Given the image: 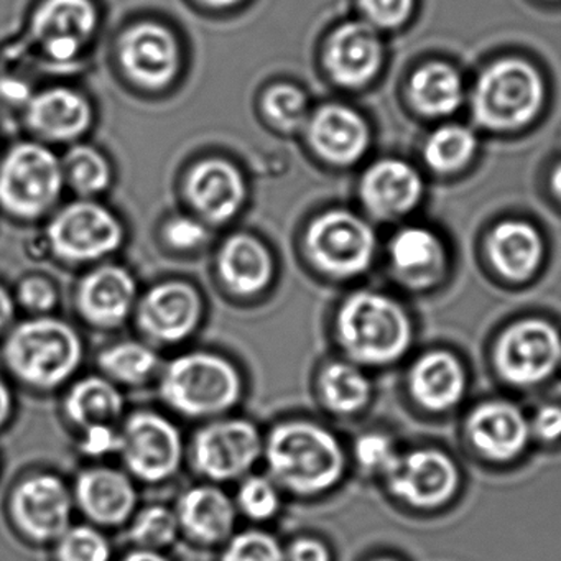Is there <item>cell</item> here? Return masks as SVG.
<instances>
[{
  "label": "cell",
  "instance_id": "obj_1",
  "mask_svg": "<svg viewBox=\"0 0 561 561\" xmlns=\"http://www.w3.org/2000/svg\"><path fill=\"white\" fill-rule=\"evenodd\" d=\"M265 458L275 484L301 495L333 488L346 465L336 436L307 420L275 426L265 443Z\"/></svg>",
  "mask_w": 561,
  "mask_h": 561
},
{
  "label": "cell",
  "instance_id": "obj_2",
  "mask_svg": "<svg viewBox=\"0 0 561 561\" xmlns=\"http://www.w3.org/2000/svg\"><path fill=\"white\" fill-rule=\"evenodd\" d=\"M336 334L357 363L386 366L409 351L413 328L399 301L376 291H357L337 311Z\"/></svg>",
  "mask_w": 561,
  "mask_h": 561
},
{
  "label": "cell",
  "instance_id": "obj_3",
  "mask_svg": "<svg viewBox=\"0 0 561 561\" xmlns=\"http://www.w3.org/2000/svg\"><path fill=\"white\" fill-rule=\"evenodd\" d=\"M2 356L21 382L54 389L77 373L83 359V343L65 321L38 317L22 321L9 333Z\"/></svg>",
  "mask_w": 561,
  "mask_h": 561
},
{
  "label": "cell",
  "instance_id": "obj_4",
  "mask_svg": "<svg viewBox=\"0 0 561 561\" xmlns=\"http://www.w3.org/2000/svg\"><path fill=\"white\" fill-rule=\"evenodd\" d=\"M160 396L182 415L208 419L241 400L242 377L234 364L218 354H183L163 370Z\"/></svg>",
  "mask_w": 561,
  "mask_h": 561
},
{
  "label": "cell",
  "instance_id": "obj_5",
  "mask_svg": "<svg viewBox=\"0 0 561 561\" xmlns=\"http://www.w3.org/2000/svg\"><path fill=\"white\" fill-rule=\"evenodd\" d=\"M543 100V80L530 64L502 60L479 77L472 113L488 129L515 130L537 116Z\"/></svg>",
  "mask_w": 561,
  "mask_h": 561
},
{
  "label": "cell",
  "instance_id": "obj_6",
  "mask_svg": "<svg viewBox=\"0 0 561 561\" xmlns=\"http://www.w3.org/2000/svg\"><path fill=\"white\" fill-rule=\"evenodd\" d=\"M57 157L37 144H21L0 162V206L18 218L44 215L61 192Z\"/></svg>",
  "mask_w": 561,
  "mask_h": 561
},
{
  "label": "cell",
  "instance_id": "obj_7",
  "mask_svg": "<svg viewBox=\"0 0 561 561\" xmlns=\"http://www.w3.org/2000/svg\"><path fill=\"white\" fill-rule=\"evenodd\" d=\"M305 245L318 271L334 278H353L370 267L377 242L373 228L364 219L333 209L311 222Z\"/></svg>",
  "mask_w": 561,
  "mask_h": 561
},
{
  "label": "cell",
  "instance_id": "obj_8",
  "mask_svg": "<svg viewBox=\"0 0 561 561\" xmlns=\"http://www.w3.org/2000/svg\"><path fill=\"white\" fill-rule=\"evenodd\" d=\"M494 363L505 382L537 386L560 366V333L553 324L538 318L517 321L499 336Z\"/></svg>",
  "mask_w": 561,
  "mask_h": 561
},
{
  "label": "cell",
  "instance_id": "obj_9",
  "mask_svg": "<svg viewBox=\"0 0 561 561\" xmlns=\"http://www.w3.org/2000/svg\"><path fill=\"white\" fill-rule=\"evenodd\" d=\"M124 241V229L113 213L96 203L67 206L48 226V244L58 259L71 264L100 261Z\"/></svg>",
  "mask_w": 561,
  "mask_h": 561
},
{
  "label": "cell",
  "instance_id": "obj_10",
  "mask_svg": "<svg viewBox=\"0 0 561 561\" xmlns=\"http://www.w3.org/2000/svg\"><path fill=\"white\" fill-rule=\"evenodd\" d=\"M119 455L136 478L146 482L165 481L182 462V435L160 413L136 412L121 432Z\"/></svg>",
  "mask_w": 561,
  "mask_h": 561
},
{
  "label": "cell",
  "instance_id": "obj_11",
  "mask_svg": "<svg viewBox=\"0 0 561 561\" xmlns=\"http://www.w3.org/2000/svg\"><path fill=\"white\" fill-rule=\"evenodd\" d=\"M262 448L261 433L254 423L219 420L196 433L192 461L196 471L211 481H232L251 471Z\"/></svg>",
  "mask_w": 561,
  "mask_h": 561
},
{
  "label": "cell",
  "instance_id": "obj_12",
  "mask_svg": "<svg viewBox=\"0 0 561 561\" xmlns=\"http://www.w3.org/2000/svg\"><path fill=\"white\" fill-rule=\"evenodd\" d=\"M19 530L35 541L58 540L70 528L73 495L54 474H35L12 491L9 502Z\"/></svg>",
  "mask_w": 561,
  "mask_h": 561
},
{
  "label": "cell",
  "instance_id": "obj_13",
  "mask_svg": "<svg viewBox=\"0 0 561 561\" xmlns=\"http://www.w3.org/2000/svg\"><path fill=\"white\" fill-rule=\"evenodd\" d=\"M386 478L397 497L420 508L445 504L456 494L459 484L458 468L453 459L430 448L397 456Z\"/></svg>",
  "mask_w": 561,
  "mask_h": 561
},
{
  "label": "cell",
  "instance_id": "obj_14",
  "mask_svg": "<svg viewBox=\"0 0 561 561\" xmlns=\"http://www.w3.org/2000/svg\"><path fill=\"white\" fill-rule=\"evenodd\" d=\"M203 317L198 290L186 282H163L150 288L137 307V324L150 340L176 344L186 340Z\"/></svg>",
  "mask_w": 561,
  "mask_h": 561
},
{
  "label": "cell",
  "instance_id": "obj_15",
  "mask_svg": "<svg viewBox=\"0 0 561 561\" xmlns=\"http://www.w3.org/2000/svg\"><path fill=\"white\" fill-rule=\"evenodd\" d=\"M119 58L130 80L147 90H162L180 70V48L169 28L139 24L124 34Z\"/></svg>",
  "mask_w": 561,
  "mask_h": 561
},
{
  "label": "cell",
  "instance_id": "obj_16",
  "mask_svg": "<svg viewBox=\"0 0 561 561\" xmlns=\"http://www.w3.org/2000/svg\"><path fill=\"white\" fill-rule=\"evenodd\" d=\"M98 11L91 0H45L32 19V32L48 57L70 61L91 41Z\"/></svg>",
  "mask_w": 561,
  "mask_h": 561
},
{
  "label": "cell",
  "instance_id": "obj_17",
  "mask_svg": "<svg viewBox=\"0 0 561 561\" xmlns=\"http://www.w3.org/2000/svg\"><path fill=\"white\" fill-rule=\"evenodd\" d=\"M137 300V284L119 265H103L84 275L77 291L81 317L98 328H116L129 317Z\"/></svg>",
  "mask_w": 561,
  "mask_h": 561
},
{
  "label": "cell",
  "instance_id": "obj_18",
  "mask_svg": "<svg viewBox=\"0 0 561 561\" xmlns=\"http://www.w3.org/2000/svg\"><path fill=\"white\" fill-rule=\"evenodd\" d=\"M468 436L476 451L484 458L511 461L527 446L530 422L514 403L501 400L482 403L468 419Z\"/></svg>",
  "mask_w": 561,
  "mask_h": 561
},
{
  "label": "cell",
  "instance_id": "obj_19",
  "mask_svg": "<svg viewBox=\"0 0 561 561\" xmlns=\"http://www.w3.org/2000/svg\"><path fill=\"white\" fill-rule=\"evenodd\" d=\"M382 61V44L376 31L363 22H350L331 35L324 54L328 73L336 83L359 88L376 77Z\"/></svg>",
  "mask_w": 561,
  "mask_h": 561
},
{
  "label": "cell",
  "instance_id": "obj_20",
  "mask_svg": "<svg viewBox=\"0 0 561 561\" xmlns=\"http://www.w3.org/2000/svg\"><path fill=\"white\" fill-rule=\"evenodd\" d=\"M190 203L209 222L229 221L244 205L245 185L241 173L226 160L209 159L190 173Z\"/></svg>",
  "mask_w": 561,
  "mask_h": 561
},
{
  "label": "cell",
  "instance_id": "obj_21",
  "mask_svg": "<svg viewBox=\"0 0 561 561\" xmlns=\"http://www.w3.org/2000/svg\"><path fill=\"white\" fill-rule=\"evenodd\" d=\"M75 499L81 511L96 524L121 525L136 508L137 491L124 472L111 468H91L77 479Z\"/></svg>",
  "mask_w": 561,
  "mask_h": 561
},
{
  "label": "cell",
  "instance_id": "obj_22",
  "mask_svg": "<svg viewBox=\"0 0 561 561\" xmlns=\"http://www.w3.org/2000/svg\"><path fill=\"white\" fill-rule=\"evenodd\" d=\"M422 188V179L412 167L400 160H382L367 170L360 196L374 216L393 219L415 208Z\"/></svg>",
  "mask_w": 561,
  "mask_h": 561
},
{
  "label": "cell",
  "instance_id": "obj_23",
  "mask_svg": "<svg viewBox=\"0 0 561 561\" xmlns=\"http://www.w3.org/2000/svg\"><path fill=\"white\" fill-rule=\"evenodd\" d=\"M308 137L314 152L334 165L357 162L369 144L366 121L340 104L321 107L311 117Z\"/></svg>",
  "mask_w": 561,
  "mask_h": 561
},
{
  "label": "cell",
  "instance_id": "obj_24",
  "mask_svg": "<svg viewBox=\"0 0 561 561\" xmlns=\"http://www.w3.org/2000/svg\"><path fill=\"white\" fill-rule=\"evenodd\" d=\"M409 386L420 407L432 412H446L461 402L468 379L458 357L435 351L413 364Z\"/></svg>",
  "mask_w": 561,
  "mask_h": 561
},
{
  "label": "cell",
  "instance_id": "obj_25",
  "mask_svg": "<svg viewBox=\"0 0 561 561\" xmlns=\"http://www.w3.org/2000/svg\"><path fill=\"white\" fill-rule=\"evenodd\" d=\"M216 267L226 288L242 297L261 294L274 278L271 252L249 234L229 238L219 251Z\"/></svg>",
  "mask_w": 561,
  "mask_h": 561
},
{
  "label": "cell",
  "instance_id": "obj_26",
  "mask_svg": "<svg viewBox=\"0 0 561 561\" xmlns=\"http://www.w3.org/2000/svg\"><path fill=\"white\" fill-rule=\"evenodd\" d=\"M180 528L199 543L213 545L231 537L236 507L225 491L215 485H196L180 497Z\"/></svg>",
  "mask_w": 561,
  "mask_h": 561
},
{
  "label": "cell",
  "instance_id": "obj_27",
  "mask_svg": "<svg viewBox=\"0 0 561 561\" xmlns=\"http://www.w3.org/2000/svg\"><path fill=\"white\" fill-rule=\"evenodd\" d=\"M390 261L400 280L410 287H432L442 280L446 252L435 232L425 228H405L390 244Z\"/></svg>",
  "mask_w": 561,
  "mask_h": 561
},
{
  "label": "cell",
  "instance_id": "obj_28",
  "mask_svg": "<svg viewBox=\"0 0 561 561\" xmlns=\"http://www.w3.org/2000/svg\"><path fill=\"white\" fill-rule=\"evenodd\" d=\"M488 254L499 275L512 282L530 278L543 259V241L524 221L501 222L489 236Z\"/></svg>",
  "mask_w": 561,
  "mask_h": 561
},
{
  "label": "cell",
  "instance_id": "obj_29",
  "mask_svg": "<svg viewBox=\"0 0 561 561\" xmlns=\"http://www.w3.org/2000/svg\"><path fill=\"white\" fill-rule=\"evenodd\" d=\"M28 124L35 133L54 140L77 139L90 127V104L70 90L37 94L28 104Z\"/></svg>",
  "mask_w": 561,
  "mask_h": 561
},
{
  "label": "cell",
  "instance_id": "obj_30",
  "mask_svg": "<svg viewBox=\"0 0 561 561\" xmlns=\"http://www.w3.org/2000/svg\"><path fill=\"white\" fill-rule=\"evenodd\" d=\"M65 409L68 416L83 428L101 423L111 425L123 413V393L107 377L90 376L71 387Z\"/></svg>",
  "mask_w": 561,
  "mask_h": 561
},
{
  "label": "cell",
  "instance_id": "obj_31",
  "mask_svg": "<svg viewBox=\"0 0 561 561\" xmlns=\"http://www.w3.org/2000/svg\"><path fill=\"white\" fill-rule=\"evenodd\" d=\"M410 96L420 113L432 117L448 116L461 104V77L449 65H425L410 81Z\"/></svg>",
  "mask_w": 561,
  "mask_h": 561
},
{
  "label": "cell",
  "instance_id": "obj_32",
  "mask_svg": "<svg viewBox=\"0 0 561 561\" xmlns=\"http://www.w3.org/2000/svg\"><path fill=\"white\" fill-rule=\"evenodd\" d=\"M321 400L334 413L350 415L359 412L370 399V382L359 367L333 363L320 376Z\"/></svg>",
  "mask_w": 561,
  "mask_h": 561
},
{
  "label": "cell",
  "instance_id": "obj_33",
  "mask_svg": "<svg viewBox=\"0 0 561 561\" xmlns=\"http://www.w3.org/2000/svg\"><path fill=\"white\" fill-rule=\"evenodd\" d=\"M98 363L107 379L126 386L147 382L159 369V356L156 351L137 341H124L107 347L100 354Z\"/></svg>",
  "mask_w": 561,
  "mask_h": 561
},
{
  "label": "cell",
  "instance_id": "obj_34",
  "mask_svg": "<svg viewBox=\"0 0 561 561\" xmlns=\"http://www.w3.org/2000/svg\"><path fill=\"white\" fill-rule=\"evenodd\" d=\"M474 150V134L453 124L432 134L425 146V160L436 172H456L471 160Z\"/></svg>",
  "mask_w": 561,
  "mask_h": 561
},
{
  "label": "cell",
  "instance_id": "obj_35",
  "mask_svg": "<svg viewBox=\"0 0 561 561\" xmlns=\"http://www.w3.org/2000/svg\"><path fill=\"white\" fill-rule=\"evenodd\" d=\"M180 524L176 512L163 505H150L144 508L130 528V537L144 550H159L169 547L179 534Z\"/></svg>",
  "mask_w": 561,
  "mask_h": 561
},
{
  "label": "cell",
  "instance_id": "obj_36",
  "mask_svg": "<svg viewBox=\"0 0 561 561\" xmlns=\"http://www.w3.org/2000/svg\"><path fill=\"white\" fill-rule=\"evenodd\" d=\"M67 173L71 185L83 195L103 192L111 182L106 159L90 147H77L68 153Z\"/></svg>",
  "mask_w": 561,
  "mask_h": 561
},
{
  "label": "cell",
  "instance_id": "obj_37",
  "mask_svg": "<svg viewBox=\"0 0 561 561\" xmlns=\"http://www.w3.org/2000/svg\"><path fill=\"white\" fill-rule=\"evenodd\" d=\"M57 558L58 561H111V545L96 528L78 525L58 538Z\"/></svg>",
  "mask_w": 561,
  "mask_h": 561
},
{
  "label": "cell",
  "instance_id": "obj_38",
  "mask_svg": "<svg viewBox=\"0 0 561 561\" xmlns=\"http://www.w3.org/2000/svg\"><path fill=\"white\" fill-rule=\"evenodd\" d=\"M238 505L252 520H268L280 508V494L274 479L249 476L238 492Z\"/></svg>",
  "mask_w": 561,
  "mask_h": 561
},
{
  "label": "cell",
  "instance_id": "obj_39",
  "mask_svg": "<svg viewBox=\"0 0 561 561\" xmlns=\"http://www.w3.org/2000/svg\"><path fill=\"white\" fill-rule=\"evenodd\" d=\"M307 98L294 87H275L264 98L268 119L284 130L298 129L307 119Z\"/></svg>",
  "mask_w": 561,
  "mask_h": 561
},
{
  "label": "cell",
  "instance_id": "obj_40",
  "mask_svg": "<svg viewBox=\"0 0 561 561\" xmlns=\"http://www.w3.org/2000/svg\"><path fill=\"white\" fill-rule=\"evenodd\" d=\"M221 561H287V557L272 535L249 530L229 540Z\"/></svg>",
  "mask_w": 561,
  "mask_h": 561
},
{
  "label": "cell",
  "instance_id": "obj_41",
  "mask_svg": "<svg viewBox=\"0 0 561 561\" xmlns=\"http://www.w3.org/2000/svg\"><path fill=\"white\" fill-rule=\"evenodd\" d=\"M354 455L360 468L386 476L400 453H397L396 445L389 436L382 433H366L357 439Z\"/></svg>",
  "mask_w": 561,
  "mask_h": 561
},
{
  "label": "cell",
  "instance_id": "obj_42",
  "mask_svg": "<svg viewBox=\"0 0 561 561\" xmlns=\"http://www.w3.org/2000/svg\"><path fill=\"white\" fill-rule=\"evenodd\" d=\"M415 0H360L364 15L374 27L393 28L412 14Z\"/></svg>",
  "mask_w": 561,
  "mask_h": 561
},
{
  "label": "cell",
  "instance_id": "obj_43",
  "mask_svg": "<svg viewBox=\"0 0 561 561\" xmlns=\"http://www.w3.org/2000/svg\"><path fill=\"white\" fill-rule=\"evenodd\" d=\"M18 298L22 307L35 313H47L57 305L58 294L55 285L42 275L24 278L18 288Z\"/></svg>",
  "mask_w": 561,
  "mask_h": 561
},
{
  "label": "cell",
  "instance_id": "obj_44",
  "mask_svg": "<svg viewBox=\"0 0 561 561\" xmlns=\"http://www.w3.org/2000/svg\"><path fill=\"white\" fill-rule=\"evenodd\" d=\"M163 238L176 251L198 249L208 238L205 226L192 218H175L163 229Z\"/></svg>",
  "mask_w": 561,
  "mask_h": 561
},
{
  "label": "cell",
  "instance_id": "obj_45",
  "mask_svg": "<svg viewBox=\"0 0 561 561\" xmlns=\"http://www.w3.org/2000/svg\"><path fill=\"white\" fill-rule=\"evenodd\" d=\"M121 432H116L113 425L101 423V425L88 426L84 428V436L81 439V449L88 456L101 458V456L119 453Z\"/></svg>",
  "mask_w": 561,
  "mask_h": 561
},
{
  "label": "cell",
  "instance_id": "obj_46",
  "mask_svg": "<svg viewBox=\"0 0 561 561\" xmlns=\"http://www.w3.org/2000/svg\"><path fill=\"white\" fill-rule=\"evenodd\" d=\"M530 433L545 443L561 438V407L545 405L537 410L530 422Z\"/></svg>",
  "mask_w": 561,
  "mask_h": 561
},
{
  "label": "cell",
  "instance_id": "obj_47",
  "mask_svg": "<svg viewBox=\"0 0 561 561\" xmlns=\"http://www.w3.org/2000/svg\"><path fill=\"white\" fill-rule=\"evenodd\" d=\"M287 561H331L330 551L317 538H298L285 554Z\"/></svg>",
  "mask_w": 561,
  "mask_h": 561
},
{
  "label": "cell",
  "instance_id": "obj_48",
  "mask_svg": "<svg viewBox=\"0 0 561 561\" xmlns=\"http://www.w3.org/2000/svg\"><path fill=\"white\" fill-rule=\"evenodd\" d=\"M15 314L14 298L0 285V333L11 324Z\"/></svg>",
  "mask_w": 561,
  "mask_h": 561
},
{
  "label": "cell",
  "instance_id": "obj_49",
  "mask_svg": "<svg viewBox=\"0 0 561 561\" xmlns=\"http://www.w3.org/2000/svg\"><path fill=\"white\" fill-rule=\"evenodd\" d=\"M12 413V393L8 383L0 379V426L8 423L9 416Z\"/></svg>",
  "mask_w": 561,
  "mask_h": 561
},
{
  "label": "cell",
  "instance_id": "obj_50",
  "mask_svg": "<svg viewBox=\"0 0 561 561\" xmlns=\"http://www.w3.org/2000/svg\"><path fill=\"white\" fill-rule=\"evenodd\" d=\"M123 561H170V560H169V558L163 557V554H160L159 551L144 550V548H140V550L133 551V553L127 554V557L124 558Z\"/></svg>",
  "mask_w": 561,
  "mask_h": 561
},
{
  "label": "cell",
  "instance_id": "obj_51",
  "mask_svg": "<svg viewBox=\"0 0 561 561\" xmlns=\"http://www.w3.org/2000/svg\"><path fill=\"white\" fill-rule=\"evenodd\" d=\"M551 188H553L554 195L561 199V165L557 167L553 175H551Z\"/></svg>",
  "mask_w": 561,
  "mask_h": 561
},
{
  "label": "cell",
  "instance_id": "obj_52",
  "mask_svg": "<svg viewBox=\"0 0 561 561\" xmlns=\"http://www.w3.org/2000/svg\"><path fill=\"white\" fill-rule=\"evenodd\" d=\"M203 2L211 8H231V5L238 4L239 0H203Z\"/></svg>",
  "mask_w": 561,
  "mask_h": 561
},
{
  "label": "cell",
  "instance_id": "obj_53",
  "mask_svg": "<svg viewBox=\"0 0 561 561\" xmlns=\"http://www.w3.org/2000/svg\"><path fill=\"white\" fill-rule=\"evenodd\" d=\"M377 561H392V560H386V558H383V560H377Z\"/></svg>",
  "mask_w": 561,
  "mask_h": 561
}]
</instances>
